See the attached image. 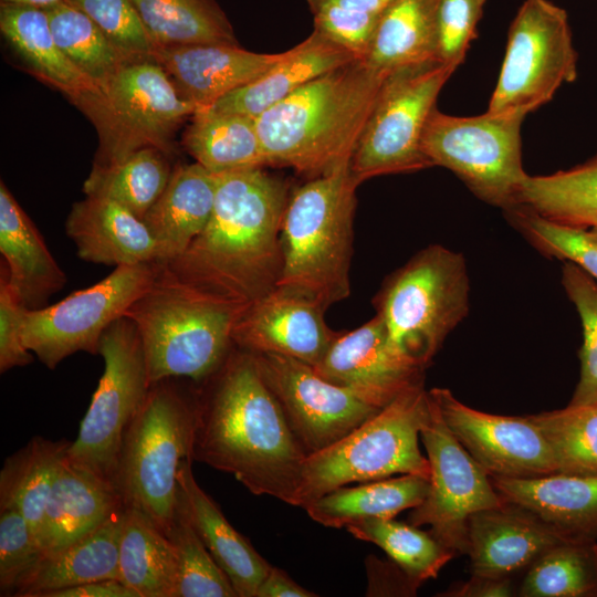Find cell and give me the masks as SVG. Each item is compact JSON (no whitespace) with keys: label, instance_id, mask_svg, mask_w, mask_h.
Segmentation results:
<instances>
[{"label":"cell","instance_id":"20","mask_svg":"<svg viewBox=\"0 0 597 597\" xmlns=\"http://www.w3.org/2000/svg\"><path fill=\"white\" fill-rule=\"evenodd\" d=\"M468 537L472 575L511 578L553 546L570 541L533 512L506 501L473 513Z\"/></svg>","mask_w":597,"mask_h":597},{"label":"cell","instance_id":"54","mask_svg":"<svg viewBox=\"0 0 597 597\" xmlns=\"http://www.w3.org/2000/svg\"><path fill=\"white\" fill-rule=\"evenodd\" d=\"M337 7L358 14L380 19L395 0H326Z\"/></svg>","mask_w":597,"mask_h":597},{"label":"cell","instance_id":"5","mask_svg":"<svg viewBox=\"0 0 597 597\" xmlns=\"http://www.w3.org/2000/svg\"><path fill=\"white\" fill-rule=\"evenodd\" d=\"M358 186L348 164L290 195L281 223L277 286L307 295L325 308L348 297Z\"/></svg>","mask_w":597,"mask_h":597},{"label":"cell","instance_id":"24","mask_svg":"<svg viewBox=\"0 0 597 597\" xmlns=\"http://www.w3.org/2000/svg\"><path fill=\"white\" fill-rule=\"evenodd\" d=\"M123 506L112 483L64 455L46 504L40 544L45 553L59 551L101 526Z\"/></svg>","mask_w":597,"mask_h":597},{"label":"cell","instance_id":"26","mask_svg":"<svg viewBox=\"0 0 597 597\" xmlns=\"http://www.w3.org/2000/svg\"><path fill=\"white\" fill-rule=\"evenodd\" d=\"M0 252L8 280L24 306L36 310L67 282L40 231L0 182Z\"/></svg>","mask_w":597,"mask_h":597},{"label":"cell","instance_id":"41","mask_svg":"<svg viewBox=\"0 0 597 597\" xmlns=\"http://www.w3.org/2000/svg\"><path fill=\"white\" fill-rule=\"evenodd\" d=\"M354 537L379 546L410 578L420 585L438 576L455 552L429 532L394 519L371 517L345 527Z\"/></svg>","mask_w":597,"mask_h":597},{"label":"cell","instance_id":"38","mask_svg":"<svg viewBox=\"0 0 597 597\" xmlns=\"http://www.w3.org/2000/svg\"><path fill=\"white\" fill-rule=\"evenodd\" d=\"M168 157L158 148L146 147L118 164L93 167L83 191L112 199L143 220L168 184L174 169Z\"/></svg>","mask_w":597,"mask_h":597},{"label":"cell","instance_id":"39","mask_svg":"<svg viewBox=\"0 0 597 597\" xmlns=\"http://www.w3.org/2000/svg\"><path fill=\"white\" fill-rule=\"evenodd\" d=\"M522 597H597V542L565 541L527 569Z\"/></svg>","mask_w":597,"mask_h":597},{"label":"cell","instance_id":"7","mask_svg":"<svg viewBox=\"0 0 597 597\" xmlns=\"http://www.w3.org/2000/svg\"><path fill=\"white\" fill-rule=\"evenodd\" d=\"M430 411L423 381L383 407L334 444L304 461L294 506L305 507L324 494L352 482H369L395 474L430 478V464L419 448L420 430Z\"/></svg>","mask_w":597,"mask_h":597},{"label":"cell","instance_id":"28","mask_svg":"<svg viewBox=\"0 0 597 597\" xmlns=\"http://www.w3.org/2000/svg\"><path fill=\"white\" fill-rule=\"evenodd\" d=\"M218 176L200 164L174 167L166 188L143 218L160 259L180 255L206 228L212 214Z\"/></svg>","mask_w":597,"mask_h":597},{"label":"cell","instance_id":"52","mask_svg":"<svg viewBox=\"0 0 597 597\" xmlns=\"http://www.w3.org/2000/svg\"><path fill=\"white\" fill-rule=\"evenodd\" d=\"M44 597H138L123 582L115 578L101 579L50 591Z\"/></svg>","mask_w":597,"mask_h":597},{"label":"cell","instance_id":"11","mask_svg":"<svg viewBox=\"0 0 597 597\" xmlns=\"http://www.w3.org/2000/svg\"><path fill=\"white\" fill-rule=\"evenodd\" d=\"M104 370L66 458L114 485L124 436L143 407L151 383L139 333L126 316L103 333Z\"/></svg>","mask_w":597,"mask_h":597},{"label":"cell","instance_id":"23","mask_svg":"<svg viewBox=\"0 0 597 597\" xmlns=\"http://www.w3.org/2000/svg\"><path fill=\"white\" fill-rule=\"evenodd\" d=\"M491 480L504 501L527 509L567 538L597 542V475L557 472Z\"/></svg>","mask_w":597,"mask_h":597},{"label":"cell","instance_id":"51","mask_svg":"<svg viewBox=\"0 0 597 597\" xmlns=\"http://www.w3.org/2000/svg\"><path fill=\"white\" fill-rule=\"evenodd\" d=\"M515 589L511 577L472 575L467 582L453 585L438 596L442 597H509Z\"/></svg>","mask_w":597,"mask_h":597},{"label":"cell","instance_id":"50","mask_svg":"<svg viewBox=\"0 0 597 597\" xmlns=\"http://www.w3.org/2000/svg\"><path fill=\"white\" fill-rule=\"evenodd\" d=\"M366 562L369 577L367 595H416L420 584L410 578L395 562L383 563L371 556Z\"/></svg>","mask_w":597,"mask_h":597},{"label":"cell","instance_id":"16","mask_svg":"<svg viewBox=\"0 0 597 597\" xmlns=\"http://www.w3.org/2000/svg\"><path fill=\"white\" fill-rule=\"evenodd\" d=\"M251 354L307 455L334 444L381 409L357 391L324 379L304 362Z\"/></svg>","mask_w":597,"mask_h":597},{"label":"cell","instance_id":"17","mask_svg":"<svg viewBox=\"0 0 597 597\" xmlns=\"http://www.w3.org/2000/svg\"><path fill=\"white\" fill-rule=\"evenodd\" d=\"M428 391L447 427L489 475L533 478L557 473L549 446L530 416L483 412L464 405L447 388Z\"/></svg>","mask_w":597,"mask_h":597},{"label":"cell","instance_id":"18","mask_svg":"<svg viewBox=\"0 0 597 597\" xmlns=\"http://www.w3.org/2000/svg\"><path fill=\"white\" fill-rule=\"evenodd\" d=\"M313 368L324 379L357 391L379 408L422 383L425 371L396 348L378 314L356 329L337 333Z\"/></svg>","mask_w":597,"mask_h":597},{"label":"cell","instance_id":"25","mask_svg":"<svg viewBox=\"0 0 597 597\" xmlns=\"http://www.w3.org/2000/svg\"><path fill=\"white\" fill-rule=\"evenodd\" d=\"M191 459L178 474V503L238 597H255L271 565L224 517L217 503L199 486Z\"/></svg>","mask_w":597,"mask_h":597},{"label":"cell","instance_id":"10","mask_svg":"<svg viewBox=\"0 0 597 597\" xmlns=\"http://www.w3.org/2000/svg\"><path fill=\"white\" fill-rule=\"evenodd\" d=\"M521 114L461 117L433 108L421 149L431 166L451 170L481 200L507 211L519 206L522 182Z\"/></svg>","mask_w":597,"mask_h":597},{"label":"cell","instance_id":"14","mask_svg":"<svg viewBox=\"0 0 597 597\" xmlns=\"http://www.w3.org/2000/svg\"><path fill=\"white\" fill-rule=\"evenodd\" d=\"M157 261L118 265L94 285L42 308L27 310L22 342L49 369L77 353L98 354L105 329L153 282Z\"/></svg>","mask_w":597,"mask_h":597},{"label":"cell","instance_id":"6","mask_svg":"<svg viewBox=\"0 0 597 597\" xmlns=\"http://www.w3.org/2000/svg\"><path fill=\"white\" fill-rule=\"evenodd\" d=\"M179 378L151 384L123 440L114 478L123 504L145 513L165 534L178 504V474L192 460L197 389Z\"/></svg>","mask_w":597,"mask_h":597},{"label":"cell","instance_id":"42","mask_svg":"<svg viewBox=\"0 0 597 597\" xmlns=\"http://www.w3.org/2000/svg\"><path fill=\"white\" fill-rule=\"evenodd\" d=\"M552 451L557 472L597 475V404L530 415Z\"/></svg>","mask_w":597,"mask_h":597},{"label":"cell","instance_id":"47","mask_svg":"<svg viewBox=\"0 0 597 597\" xmlns=\"http://www.w3.org/2000/svg\"><path fill=\"white\" fill-rule=\"evenodd\" d=\"M44 553L21 512L14 506L0 507V595L13 596Z\"/></svg>","mask_w":597,"mask_h":597},{"label":"cell","instance_id":"37","mask_svg":"<svg viewBox=\"0 0 597 597\" xmlns=\"http://www.w3.org/2000/svg\"><path fill=\"white\" fill-rule=\"evenodd\" d=\"M156 46L238 44L217 0H132Z\"/></svg>","mask_w":597,"mask_h":597},{"label":"cell","instance_id":"56","mask_svg":"<svg viewBox=\"0 0 597 597\" xmlns=\"http://www.w3.org/2000/svg\"><path fill=\"white\" fill-rule=\"evenodd\" d=\"M587 230H588V235L590 240L597 243V224Z\"/></svg>","mask_w":597,"mask_h":597},{"label":"cell","instance_id":"9","mask_svg":"<svg viewBox=\"0 0 597 597\" xmlns=\"http://www.w3.org/2000/svg\"><path fill=\"white\" fill-rule=\"evenodd\" d=\"M73 103L100 137L93 167L118 164L146 147L170 156L177 127L197 111L153 57L128 61L104 85Z\"/></svg>","mask_w":597,"mask_h":597},{"label":"cell","instance_id":"36","mask_svg":"<svg viewBox=\"0 0 597 597\" xmlns=\"http://www.w3.org/2000/svg\"><path fill=\"white\" fill-rule=\"evenodd\" d=\"M519 206L558 223L589 229L597 224V156L551 175H526Z\"/></svg>","mask_w":597,"mask_h":597},{"label":"cell","instance_id":"12","mask_svg":"<svg viewBox=\"0 0 597 597\" xmlns=\"http://www.w3.org/2000/svg\"><path fill=\"white\" fill-rule=\"evenodd\" d=\"M457 66L439 59L388 74L367 119L349 168L355 180L417 171L431 164L421 137L437 97Z\"/></svg>","mask_w":597,"mask_h":597},{"label":"cell","instance_id":"44","mask_svg":"<svg viewBox=\"0 0 597 597\" xmlns=\"http://www.w3.org/2000/svg\"><path fill=\"white\" fill-rule=\"evenodd\" d=\"M506 212L538 251L575 263L597 282V243L590 240L587 229L548 220L523 206Z\"/></svg>","mask_w":597,"mask_h":597},{"label":"cell","instance_id":"40","mask_svg":"<svg viewBox=\"0 0 597 597\" xmlns=\"http://www.w3.org/2000/svg\"><path fill=\"white\" fill-rule=\"evenodd\" d=\"M45 9L54 40L64 55L97 87L128 61L78 8L61 1Z\"/></svg>","mask_w":597,"mask_h":597},{"label":"cell","instance_id":"48","mask_svg":"<svg viewBox=\"0 0 597 597\" xmlns=\"http://www.w3.org/2000/svg\"><path fill=\"white\" fill-rule=\"evenodd\" d=\"M485 0H438V57L454 66L465 59L471 42L478 36L476 27Z\"/></svg>","mask_w":597,"mask_h":597},{"label":"cell","instance_id":"45","mask_svg":"<svg viewBox=\"0 0 597 597\" xmlns=\"http://www.w3.org/2000/svg\"><path fill=\"white\" fill-rule=\"evenodd\" d=\"M562 284L583 327L580 376L568 405L597 404V282L570 261H563Z\"/></svg>","mask_w":597,"mask_h":597},{"label":"cell","instance_id":"30","mask_svg":"<svg viewBox=\"0 0 597 597\" xmlns=\"http://www.w3.org/2000/svg\"><path fill=\"white\" fill-rule=\"evenodd\" d=\"M0 31L32 74L72 102L97 90L57 46L45 9L1 2Z\"/></svg>","mask_w":597,"mask_h":597},{"label":"cell","instance_id":"8","mask_svg":"<svg viewBox=\"0 0 597 597\" xmlns=\"http://www.w3.org/2000/svg\"><path fill=\"white\" fill-rule=\"evenodd\" d=\"M469 302L465 259L440 244L416 253L388 276L375 297L376 314L391 343L425 369L468 315Z\"/></svg>","mask_w":597,"mask_h":597},{"label":"cell","instance_id":"31","mask_svg":"<svg viewBox=\"0 0 597 597\" xmlns=\"http://www.w3.org/2000/svg\"><path fill=\"white\" fill-rule=\"evenodd\" d=\"M191 118L182 145L208 171L223 175L268 165L255 118L211 108L198 109Z\"/></svg>","mask_w":597,"mask_h":597},{"label":"cell","instance_id":"4","mask_svg":"<svg viewBox=\"0 0 597 597\" xmlns=\"http://www.w3.org/2000/svg\"><path fill=\"white\" fill-rule=\"evenodd\" d=\"M245 307L181 281L158 260L153 282L124 316L139 333L151 384L170 377L200 384L233 348Z\"/></svg>","mask_w":597,"mask_h":597},{"label":"cell","instance_id":"27","mask_svg":"<svg viewBox=\"0 0 597 597\" xmlns=\"http://www.w3.org/2000/svg\"><path fill=\"white\" fill-rule=\"evenodd\" d=\"M354 60H357L355 55L314 30L260 77L208 108L255 118L310 81Z\"/></svg>","mask_w":597,"mask_h":597},{"label":"cell","instance_id":"46","mask_svg":"<svg viewBox=\"0 0 597 597\" xmlns=\"http://www.w3.org/2000/svg\"><path fill=\"white\" fill-rule=\"evenodd\" d=\"M83 11L127 57H151L156 44L132 0H65Z\"/></svg>","mask_w":597,"mask_h":597},{"label":"cell","instance_id":"29","mask_svg":"<svg viewBox=\"0 0 597 597\" xmlns=\"http://www.w3.org/2000/svg\"><path fill=\"white\" fill-rule=\"evenodd\" d=\"M124 506L101 526L54 552L44 553L40 563L20 583L14 597H44L45 594L118 575V551Z\"/></svg>","mask_w":597,"mask_h":597},{"label":"cell","instance_id":"1","mask_svg":"<svg viewBox=\"0 0 597 597\" xmlns=\"http://www.w3.org/2000/svg\"><path fill=\"white\" fill-rule=\"evenodd\" d=\"M199 385L192 461L232 474L254 495L294 505L307 454L252 354L233 346Z\"/></svg>","mask_w":597,"mask_h":597},{"label":"cell","instance_id":"33","mask_svg":"<svg viewBox=\"0 0 597 597\" xmlns=\"http://www.w3.org/2000/svg\"><path fill=\"white\" fill-rule=\"evenodd\" d=\"M118 575L138 597H172L177 578L171 541L145 513L127 505L123 513Z\"/></svg>","mask_w":597,"mask_h":597},{"label":"cell","instance_id":"19","mask_svg":"<svg viewBox=\"0 0 597 597\" xmlns=\"http://www.w3.org/2000/svg\"><path fill=\"white\" fill-rule=\"evenodd\" d=\"M325 310L307 295L276 286L242 311L233 327V345L249 353L289 356L314 367L337 334L327 326Z\"/></svg>","mask_w":597,"mask_h":597},{"label":"cell","instance_id":"13","mask_svg":"<svg viewBox=\"0 0 597 597\" xmlns=\"http://www.w3.org/2000/svg\"><path fill=\"white\" fill-rule=\"evenodd\" d=\"M576 77L577 53L566 11L548 0H525L511 23L486 112L526 116Z\"/></svg>","mask_w":597,"mask_h":597},{"label":"cell","instance_id":"21","mask_svg":"<svg viewBox=\"0 0 597 597\" xmlns=\"http://www.w3.org/2000/svg\"><path fill=\"white\" fill-rule=\"evenodd\" d=\"M285 54L254 53L238 44L201 43L156 46L151 57L198 111L260 77Z\"/></svg>","mask_w":597,"mask_h":597},{"label":"cell","instance_id":"43","mask_svg":"<svg viewBox=\"0 0 597 597\" xmlns=\"http://www.w3.org/2000/svg\"><path fill=\"white\" fill-rule=\"evenodd\" d=\"M166 535L174 545L177 559L172 597H238L228 576L212 558L179 503Z\"/></svg>","mask_w":597,"mask_h":597},{"label":"cell","instance_id":"32","mask_svg":"<svg viewBox=\"0 0 597 597\" xmlns=\"http://www.w3.org/2000/svg\"><path fill=\"white\" fill-rule=\"evenodd\" d=\"M429 479L401 474L365 482L358 486L337 488L312 501L304 509L316 523L334 528L363 520L394 519L407 509L418 506L427 496Z\"/></svg>","mask_w":597,"mask_h":597},{"label":"cell","instance_id":"15","mask_svg":"<svg viewBox=\"0 0 597 597\" xmlns=\"http://www.w3.org/2000/svg\"><path fill=\"white\" fill-rule=\"evenodd\" d=\"M429 392V391H428ZM430 398V411L420 437L430 464L429 491L411 509L409 523L428 525L429 533L448 548L468 554V521L481 510L496 507L504 500L489 473L472 458L447 427Z\"/></svg>","mask_w":597,"mask_h":597},{"label":"cell","instance_id":"34","mask_svg":"<svg viewBox=\"0 0 597 597\" xmlns=\"http://www.w3.org/2000/svg\"><path fill=\"white\" fill-rule=\"evenodd\" d=\"M437 7L438 0H395L381 15L363 60L375 70L391 73L439 59Z\"/></svg>","mask_w":597,"mask_h":597},{"label":"cell","instance_id":"3","mask_svg":"<svg viewBox=\"0 0 597 597\" xmlns=\"http://www.w3.org/2000/svg\"><path fill=\"white\" fill-rule=\"evenodd\" d=\"M388 74L357 59L261 113L255 125L268 165L312 179L350 164Z\"/></svg>","mask_w":597,"mask_h":597},{"label":"cell","instance_id":"2","mask_svg":"<svg viewBox=\"0 0 597 597\" xmlns=\"http://www.w3.org/2000/svg\"><path fill=\"white\" fill-rule=\"evenodd\" d=\"M217 176L208 224L180 255L163 262L181 281L248 306L277 286L289 188L262 168Z\"/></svg>","mask_w":597,"mask_h":597},{"label":"cell","instance_id":"49","mask_svg":"<svg viewBox=\"0 0 597 597\" xmlns=\"http://www.w3.org/2000/svg\"><path fill=\"white\" fill-rule=\"evenodd\" d=\"M27 307L11 287L4 264L0 272V373L33 362L22 342V324Z\"/></svg>","mask_w":597,"mask_h":597},{"label":"cell","instance_id":"53","mask_svg":"<svg viewBox=\"0 0 597 597\" xmlns=\"http://www.w3.org/2000/svg\"><path fill=\"white\" fill-rule=\"evenodd\" d=\"M317 594L305 589L294 582L284 570L271 566L261 582L255 597H316Z\"/></svg>","mask_w":597,"mask_h":597},{"label":"cell","instance_id":"55","mask_svg":"<svg viewBox=\"0 0 597 597\" xmlns=\"http://www.w3.org/2000/svg\"><path fill=\"white\" fill-rule=\"evenodd\" d=\"M3 3L28 4L39 8H48L64 0H0Z\"/></svg>","mask_w":597,"mask_h":597},{"label":"cell","instance_id":"22","mask_svg":"<svg viewBox=\"0 0 597 597\" xmlns=\"http://www.w3.org/2000/svg\"><path fill=\"white\" fill-rule=\"evenodd\" d=\"M85 196L73 203L65 221L66 235L80 259L115 268L160 259L158 244L142 219L112 199Z\"/></svg>","mask_w":597,"mask_h":597},{"label":"cell","instance_id":"35","mask_svg":"<svg viewBox=\"0 0 597 597\" xmlns=\"http://www.w3.org/2000/svg\"><path fill=\"white\" fill-rule=\"evenodd\" d=\"M70 444L35 436L8 457L0 471V507H17L39 543L54 476Z\"/></svg>","mask_w":597,"mask_h":597}]
</instances>
